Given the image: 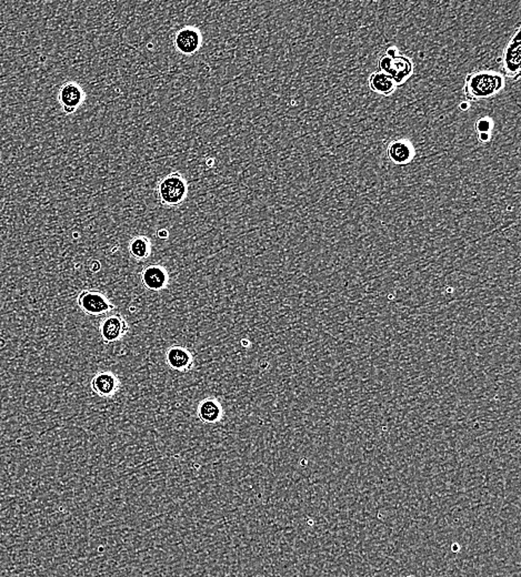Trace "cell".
I'll return each instance as SVG.
<instances>
[{
  "mask_svg": "<svg viewBox=\"0 0 521 577\" xmlns=\"http://www.w3.org/2000/svg\"><path fill=\"white\" fill-rule=\"evenodd\" d=\"M469 108L470 104L468 102H462L459 104V109L462 110V111H467Z\"/></svg>",
  "mask_w": 521,
  "mask_h": 577,
  "instance_id": "cell-20",
  "label": "cell"
},
{
  "mask_svg": "<svg viewBox=\"0 0 521 577\" xmlns=\"http://www.w3.org/2000/svg\"><path fill=\"white\" fill-rule=\"evenodd\" d=\"M498 61L501 65L502 72L506 77L511 78L515 81L519 80L521 67L520 24L517 25L516 31L513 33L511 40L508 41L505 49L502 52L501 58H499Z\"/></svg>",
  "mask_w": 521,
  "mask_h": 577,
  "instance_id": "cell-3",
  "label": "cell"
},
{
  "mask_svg": "<svg viewBox=\"0 0 521 577\" xmlns=\"http://www.w3.org/2000/svg\"><path fill=\"white\" fill-rule=\"evenodd\" d=\"M414 72V63L407 56L399 55L392 58L386 74H389L396 85H403Z\"/></svg>",
  "mask_w": 521,
  "mask_h": 577,
  "instance_id": "cell-12",
  "label": "cell"
},
{
  "mask_svg": "<svg viewBox=\"0 0 521 577\" xmlns=\"http://www.w3.org/2000/svg\"><path fill=\"white\" fill-rule=\"evenodd\" d=\"M130 331L126 319L120 315H113L102 319L99 324V334L104 343H115Z\"/></svg>",
  "mask_w": 521,
  "mask_h": 577,
  "instance_id": "cell-7",
  "label": "cell"
},
{
  "mask_svg": "<svg viewBox=\"0 0 521 577\" xmlns=\"http://www.w3.org/2000/svg\"><path fill=\"white\" fill-rule=\"evenodd\" d=\"M505 77L499 72L478 70L467 74L464 93L468 102H477L496 96L505 88Z\"/></svg>",
  "mask_w": 521,
  "mask_h": 577,
  "instance_id": "cell-1",
  "label": "cell"
},
{
  "mask_svg": "<svg viewBox=\"0 0 521 577\" xmlns=\"http://www.w3.org/2000/svg\"><path fill=\"white\" fill-rule=\"evenodd\" d=\"M173 45L181 55H195L203 45V33L196 26H185L176 33Z\"/></svg>",
  "mask_w": 521,
  "mask_h": 577,
  "instance_id": "cell-6",
  "label": "cell"
},
{
  "mask_svg": "<svg viewBox=\"0 0 521 577\" xmlns=\"http://www.w3.org/2000/svg\"><path fill=\"white\" fill-rule=\"evenodd\" d=\"M91 390L98 397H111L119 391V379L109 371H100L93 377L91 382Z\"/></svg>",
  "mask_w": 521,
  "mask_h": 577,
  "instance_id": "cell-9",
  "label": "cell"
},
{
  "mask_svg": "<svg viewBox=\"0 0 521 577\" xmlns=\"http://www.w3.org/2000/svg\"><path fill=\"white\" fill-rule=\"evenodd\" d=\"M384 55L388 56L389 58H396L397 56H399V50H398L396 46H390L384 52Z\"/></svg>",
  "mask_w": 521,
  "mask_h": 577,
  "instance_id": "cell-17",
  "label": "cell"
},
{
  "mask_svg": "<svg viewBox=\"0 0 521 577\" xmlns=\"http://www.w3.org/2000/svg\"><path fill=\"white\" fill-rule=\"evenodd\" d=\"M141 283L146 289L154 292L165 290L169 283V274L165 267L160 264H150L146 267L140 274Z\"/></svg>",
  "mask_w": 521,
  "mask_h": 577,
  "instance_id": "cell-8",
  "label": "cell"
},
{
  "mask_svg": "<svg viewBox=\"0 0 521 577\" xmlns=\"http://www.w3.org/2000/svg\"><path fill=\"white\" fill-rule=\"evenodd\" d=\"M387 158L397 166H406L412 161L414 157V148L412 143L407 139H395L387 145Z\"/></svg>",
  "mask_w": 521,
  "mask_h": 577,
  "instance_id": "cell-10",
  "label": "cell"
},
{
  "mask_svg": "<svg viewBox=\"0 0 521 577\" xmlns=\"http://www.w3.org/2000/svg\"><path fill=\"white\" fill-rule=\"evenodd\" d=\"M79 309L88 315L100 317L115 310V304L99 291L84 290L77 298Z\"/></svg>",
  "mask_w": 521,
  "mask_h": 577,
  "instance_id": "cell-4",
  "label": "cell"
},
{
  "mask_svg": "<svg viewBox=\"0 0 521 577\" xmlns=\"http://www.w3.org/2000/svg\"><path fill=\"white\" fill-rule=\"evenodd\" d=\"M168 365L178 372H187L194 365V356L189 350L180 345H173L166 353Z\"/></svg>",
  "mask_w": 521,
  "mask_h": 577,
  "instance_id": "cell-11",
  "label": "cell"
},
{
  "mask_svg": "<svg viewBox=\"0 0 521 577\" xmlns=\"http://www.w3.org/2000/svg\"><path fill=\"white\" fill-rule=\"evenodd\" d=\"M492 128L494 121L491 120V118L481 117L476 121L475 130L477 134H491Z\"/></svg>",
  "mask_w": 521,
  "mask_h": 577,
  "instance_id": "cell-16",
  "label": "cell"
},
{
  "mask_svg": "<svg viewBox=\"0 0 521 577\" xmlns=\"http://www.w3.org/2000/svg\"><path fill=\"white\" fill-rule=\"evenodd\" d=\"M478 140L481 143H488L491 140V134H478Z\"/></svg>",
  "mask_w": 521,
  "mask_h": 577,
  "instance_id": "cell-18",
  "label": "cell"
},
{
  "mask_svg": "<svg viewBox=\"0 0 521 577\" xmlns=\"http://www.w3.org/2000/svg\"><path fill=\"white\" fill-rule=\"evenodd\" d=\"M189 187L182 173L173 171L160 179L157 186V194L160 205L167 208H176L184 203L188 196Z\"/></svg>",
  "mask_w": 521,
  "mask_h": 577,
  "instance_id": "cell-2",
  "label": "cell"
},
{
  "mask_svg": "<svg viewBox=\"0 0 521 577\" xmlns=\"http://www.w3.org/2000/svg\"><path fill=\"white\" fill-rule=\"evenodd\" d=\"M157 237L162 239V240H167L168 237H169V232H168L167 229H160V230L157 231Z\"/></svg>",
  "mask_w": 521,
  "mask_h": 577,
  "instance_id": "cell-19",
  "label": "cell"
},
{
  "mask_svg": "<svg viewBox=\"0 0 521 577\" xmlns=\"http://www.w3.org/2000/svg\"><path fill=\"white\" fill-rule=\"evenodd\" d=\"M86 93L83 87L76 81H66L58 91V102L63 113L67 116L76 113L85 102Z\"/></svg>",
  "mask_w": 521,
  "mask_h": 577,
  "instance_id": "cell-5",
  "label": "cell"
},
{
  "mask_svg": "<svg viewBox=\"0 0 521 577\" xmlns=\"http://www.w3.org/2000/svg\"><path fill=\"white\" fill-rule=\"evenodd\" d=\"M197 416L203 423H217L224 416V409L217 399L207 397L198 405Z\"/></svg>",
  "mask_w": 521,
  "mask_h": 577,
  "instance_id": "cell-13",
  "label": "cell"
},
{
  "mask_svg": "<svg viewBox=\"0 0 521 577\" xmlns=\"http://www.w3.org/2000/svg\"><path fill=\"white\" fill-rule=\"evenodd\" d=\"M368 85L373 93L386 97L390 96L397 89V85L389 74L382 72H373L368 80Z\"/></svg>",
  "mask_w": 521,
  "mask_h": 577,
  "instance_id": "cell-14",
  "label": "cell"
},
{
  "mask_svg": "<svg viewBox=\"0 0 521 577\" xmlns=\"http://www.w3.org/2000/svg\"><path fill=\"white\" fill-rule=\"evenodd\" d=\"M153 244L150 239L145 235L134 237L130 242V255L137 261L147 260L151 255Z\"/></svg>",
  "mask_w": 521,
  "mask_h": 577,
  "instance_id": "cell-15",
  "label": "cell"
}]
</instances>
